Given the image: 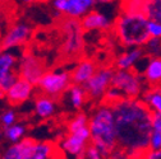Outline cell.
<instances>
[{
  "instance_id": "cell-1",
  "label": "cell",
  "mask_w": 161,
  "mask_h": 159,
  "mask_svg": "<svg viewBox=\"0 0 161 159\" xmlns=\"http://www.w3.org/2000/svg\"><path fill=\"white\" fill-rule=\"evenodd\" d=\"M110 106L115 117L118 148L127 158H143L152 132V110L141 97H124Z\"/></svg>"
},
{
  "instance_id": "cell-2",
  "label": "cell",
  "mask_w": 161,
  "mask_h": 159,
  "mask_svg": "<svg viewBox=\"0 0 161 159\" xmlns=\"http://www.w3.org/2000/svg\"><path fill=\"white\" fill-rule=\"evenodd\" d=\"M88 129L91 143L98 148L101 156L111 158L113 151L118 148L113 107L105 102H100L88 117Z\"/></svg>"
},
{
  "instance_id": "cell-3",
  "label": "cell",
  "mask_w": 161,
  "mask_h": 159,
  "mask_svg": "<svg viewBox=\"0 0 161 159\" xmlns=\"http://www.w3.org/2000/svg\"><path fill=\"white\" fill-rule=\"evenodd\" d=\"M116 41L124 49L143 47L150 39L148 19L143 13L122 10L113 23Z\"/></svg>"
},
{
  "instance_id": "cell-4",
  "label": "cell",
  "mask_w": 161,
  "mask_h": 159,
  "mask_svg": "<svg viewBox=\"0 0 161 159\" xmlns=\"http://www.w3.org/2000/svg\"><path fill=\"white\" fill-rule=\"evenodd\" d=\"M59 29L62 32V45H60L62 56L68 60L78 59L85 50V31L80 26L79 19L64 15L59 23Z\"/></svg>"
},
{
  "instance_id": "cell-5",
  "label": "cell",
  "mask_w": 161,
  "mask_h": 159,
  "mask_svg": "<svg viewBox=\"0 0 161 159\" xmlns=\"http://www.w3.org/2000/svg\"><path fill=\"white\" fill-rule=\"evenodd\" d=\"M145 79L134 69L119 70L115 69L111 85L115 87L125 98H139L145 90Z\"/></svg>"
},
{
  "instance_id": "cell-6",
  "label": "cell",
  "mask_w": 161,
  "mask_h": 159,
  "mask_svg": "<svg viewBox=\"0 0 161 159\" xmlns=\"http://www.w3.org/2000/svg\"><path fill=\"white\" fill-rule=\"evenodd\" d=\"M72 84L70 71L64 69H55L46 70L41 79L38 80L37 85L41 93L53 97L55 101L62 97Z\"/></svg>"
},
{
  "instance_id": "cell-7",
  "label": "cell",
  "mask_w": 161,
  "mask_h": 159,
  "mask_svg": "<svg viewBox=\"0 0 161 159\" xmlns=\"http://www.w3.org/2000/svg\"><path fill=\"white\" fill-rule=\"evenodd\" d=\"M114 71H115V68L111 65L100 66L96 69L93 75L83 84V87L87 92V97L91 101H96V102L103 101L106 90L111 85Z\"/></svg>"
},
{
  "instance_id": "cell-8",
  "label": "cell",
  "mask_w": 161,
  "mask_h": 159,
  "mask_svg": "<svg viewBox=\"0 0 161 159\" xmlns=\"http://www.w3.org/2000/svg\"><path fill=\"white\" fill-rule=\"evenodd\" d=\"M18 75L32 83L33 85H37L38 80L41 79L44 73L46 71L45 63L36 56L33 52L26 50L18 60Z\"/></svg>"
},
{
  "instance_id": "cell-9",
  "label": "cell",
  "mask_w": 161,
  "mask_h": 159,
  "mask_svg": "<svg viewBox=\"0 0 161 159\" xmlns=\"http://www.w3.org/2000/svg\"><path fill=\"white\" fill-rule=\"evenodd\" d=\"M91 143V135L88 126L78 129L75 131H68V135L60 141L59 146L65 155L73 158H83L87 145Z\"/></svg>"
},
{
  "instance_id": "cell-10",
  "label": "cell",
  "mask_w": 161,
  "mask_h": 159,
  "mask_svg": "<svg viewBox=\"0 0 161 159\" xmlns=\"http://www.w3.org/2000/svg\"><path fill=\"white\" fill-rule=\"evenodd\" d=\"M31 36H32L31 26L26 23H14L3 34L0 45L7 51L17 47H22L30 42Z\"/></svg>"
},
{
  "instance_id": "cell-11",
  "label": "cell",
  "mask_w": 161,
  "mask_h": 159,
  "mask_svg": "<svg viewBox=\"0 0 161 159\" xmlns=\"http://www.w3.org/2000/svg\"><path fill=\"white\" fill-rule=\"evenodd\" d=\"M95 0H53L55 13L80 19L95 7Z\"/></svg>"
},
{
  "instance_id": "cell-12",
  "label": "cell",
  "mask_w": 161,
  "mask_h": 159,
  "mask_svg": "<svg viewBox=\"0 0 161 159\" xmlns=\"http://www.w3.org/2000/svg\"><path fill=\"white\" fill-rule=\"evenodd\" d=\"M35 87L36 85H33L28 80H26V79L19 76L18 80L5 93L7 101L12 106H18V105H22V103L27 102L28 99L32 97V93H33Z\"/></svg>"
},
{
  "instance_id": "cell-13",
  "label": "cell",
  "mask_w": 161,
  "mask_h": 159,
  "mask_svg": "<svg viewBox=\"0 0 161 159\" xmlns=\"http://www.w3.org/2000/svg\"><path fill=\"white\" fill-rule=\"evenodd\" d=\"M80 26L85 32L91 31H108L113 28V21L105 14L97 10H91L79 19Z\"/></svg>"
},
{
  "instance_id": "cell-14",
  "label": "cell",
  "mask_w": 161,
  "mask_h": 159,
  "mask_svg": "<svg viewBox=\"0 0 161 159\" xmlns=\"http://www.w3.org/2000/svg\"><path fill=\"white\" fill-rule=\"evenodd\" d=\"M36 141L30 137H23L12 145L3 154L4 159H32Z\"/></svg>"
},
{
  "instance_id": "cell-15",
  "label": "cell",
  "mask_w": 161,
  "mask_h": 159,
  "mask_svg": "<svg viewBox=\"0 0 161 159\" xmlns=\"http://www.w3.org/2000/svg\"><path fill=\"white\" fill-rule=\"evenodd\" d=\"M97 65L91 59H79L70 70V79L74 84H85L96 71Z\"/></svg>"
},
{
  "instance_id": "cell-16",
  "label": "cell",
  "mask_w": 161,
  "mask_h": 159,
  "mask_svg": "<svg viewBox=\"0 0 161 159\" xmlns=\"http://www.w3.org/2000/svg\"><path fill=\"white\" fill-rule=\"evenodd\" d=\"M146 52L143 47H130L125 52L120 54L114 61V68L119 70H130L145 57Z\"/></svg>"
},
{
  "instance_id": "cell-17",
  "label": "cell",
  "mask_w": 161,
  "mask_h": 159,
  "mask_svg": "<svg viewBox=\"0 0 161 159\" xmlns=\"http://www.w3.org/2000/svg\"><path fill=\"white\" fill-rule=\"evenodd\" d=\"M147 64L143 69L142 76L150 87L161 84V55L147 56Z\"/></svg>"
},
{
  "instance_id": "cell-18",
  "label": "cell",
  "mask_w": 161,
  "mask_h": 159,
  "mask_svg": "<svg viewBox=\"0 0 161 159\" xmlns=\"http://www.w3.org/2000/svg\"><path fill=\"white\" fill-rule=\"evenodd\" d=\"M60 153H63L59 145L50 143V141H36L32 159H51L63 156Z\"/></svg>"
},
{
  "instance_id": "cell-19",
  "label": "cell",
  "mask_w": 161,
  "mask_h": 159,
  "mask_svg": "<svg viewBox=\"0 0 161 159\" xmlns=\"http://www.w3.org/2000/svg\"><path fill=\"white\" fill-rule=\"evenodd\" d=\"M35 112L40 118H49L55 113V99L41 93L35 98Z\"/></svg>"
},
{
  "instance_id": "cell-20",
  "label": "cell",
  "mask_w": 161,
  "mask_h": 159,
  "mask_svg": "<svg viewBox=\"0 0 161 159\" xmlns=\"http://www.w3.org/2000/svg\"><path fill=\"white\" fill-rule=\"evenodd\" d=\"M68 97H69V103L74 110H80L86 101H87V92L82 84H74L72 83L67 90Z\"/></svg>"
},
{
  "instance_id": "cell-21",
  "label": "cell",
  "mask_w": 161,
  "mask_h": 159,
  "mask_svg": "<svg viewBox=\"0 0 161 159\" xmlns=\"http://www.w3.org/2000/svg\"><path fill=\"white\" fill-rule=\"evenodd\" d=\"M141 98H142V101L152 110V112L161 113V89L158 85L150 87V88L145 89Z\"/></svg>"
},
{
  "instance_id": "cell-22",
  "label": "cell",
  "mask_w": 161,
  "mask_h": 159,
  "mask_svg": "<svg viewBox=\"0 0 161 159\" xmlns=\"http://www.w3.org/2000/svg\"><path fill=\"white\" fill-rule=\"evenodd\" d=\"M17 64H18V59L14 54L3 52L2 56H0V80L12 70H14Z\"/></svg>"
},
{
  "instance_id": "cell-23",
  "label": "cell",
  "mask_w": 161,
  "mask_h": 159,
  "mask_svg": "<svg viewBox=\"0 0 161 159\" xmlns=\"http://www.w3.org/2000/svg\"><path fill=\"white\" fill-rule=\"evenodd\" d=\"M143 14L148 21L161 22V0H146Z\"/></svg>"
},
{
  "instance_id": "cell-24",
  "label": "cell",
  "mask_w": 161,
  "mask_h": 159,
  "mask_svg": "<svg viewBox=\"0 0 161 159\" xmlns=\"http://www.w3.org/2000/svg\"><path fill=\"white\" fill-rule=\"evenodd\" d=\"M25 134H26V127L21 124H13L8 127H4V136L10 143L19 141L21 139H23Z\"/></svg>"
},
{
  "instance_id": "cell-25",
  "label": "cell",
  "mask_w": 161,
  "mask_h": 159,
  "mask_svg": "<svg viewBox=\"0 0 161 159\" xmlns=\"http://www.w3.org/2000/svg\"><path fill=\"white\" fill-rule=\"evenodd\" d=\"M146 0H120V9L132 13H143Z\"/></svg>"
},
{
  "instance_id": "cell-26",
  "label": "cell",
  "mask_w": 161,
  "mask_h": 159,
  "mask_svg": "<svg viewBox=\"0 0 161 159\" xmlns=\"http://www.w3.org/2000/svg\"><path fill=\"white\" fill-rule=\"evenodd\" d=\"M147 56H160L161 55V38L150 37V39L143 46Z\"/></svg>"
},
{
  "instance_id": "cell-27",
  "label": "cell",
  "mask_w": 161,
  "mask_h": 159,
  "mask_svg": "<svg viewBox=\"0 0 161 159\" xmlns=\"http://www.w3.org/2000/svg\"><path fill=\"white\" fill-rule=\"evenodd\" d=\"M85 126H88V116L86 113L79 112L77 113L68 124V131H75L78 129H82Z\"/></svg>"
},
{
  "instance_id": "cell-28",
  "label": "cell",
  "mask_w": 161,
  "mask_h": 159,
  "mask_svg": "<svg viewBox=\"0 0 161 159\" xmlns=\"http://www.w3.org/2000/svg\"><path fill=\"white\" fill-rule=\"evenodd\" d=\"M18 78H19L18 71L12 70L9 74H7V75L2 79V80H0V89H2L4 93H7V92L10 89V87L18 80Z\"/></svg>"
},
{
  "instance_id": "cell-29",
  "label": "cell",
  "mask_w": 161,
  "mask_h": 159,
  "mask_svg": "<svg viewBox=\"0 0 161 159\" xmlns=\"http://www.w3.org/2000/svg\"><path fill=\"white\" fill-rule=\"evenodd\" d=\"M122 98H124L123 94L120 93L115 87L110 85V88L106 90V93H105V95H104V98H103L101 102H105V103H108V105H113V103L118 102L119 99H122Z\"/></svg>"
},
{
  "instance_id": "cell-30",
  "label": "cell",
  "mask_w": 161,
  "mask_h": 159,
  "mask_svg": "<svg viewBox=\"0 0 161 159\" xmlns=\"http://www.w3.org/2000/svg\"><path fill=\"white\" fill-rule=\"evenodd\" d=\"M158 149H161V131L152 130L150 136L148 150H158Z\"/></svg>"
},
{
  "instance_id": "cell-31",
  "label": "cell",
  "mask_w": 161,
  "mask_h": 159,
  "mask_svg": "<svg viewBox=\"0 0 161 159\" xmlns=\"http://www.w3.org/2000/svg\"><path fill=\"white\" fill-rule=\"evenodd\" d=\"M83 158H87V159H103L98 148L92 143H90L87 145V148L85 150V154H83Z\"/></svg>"
},
{
  "instance_id": "cell-32",
  "label": "cell",
  "mask_w": 161,
  "mask_h": 159,
  "mask_svg": "<svg viewBox=\"0 0 161 159\" xmlns=\"http://www.w3.org/2000/svg\"><path fill=\"white\" fill-rule=\"evenodd\" d=\"M17 116L14 113V111H5L2 116H0V124H2L4 127H8L13 124H15Z\"/></svg>"
},
{
  "instance_id": "cell-33",
  "label": "cell",
  "mask_w": 161,
  "mask_h": 159,
  "mask_svg": "<svg viewBox=\"0 0 161 159\" xmlns=\"http://www.w3.org/2000/svg\"><path fill=\"white\" fill-rule=\"evenodd\" d=\"M148 32L151 37L161 38V22L148 21Z\"/></svg>"
},
{
  "instance_id": "cell-34",
  "label": "cell",
  "mask_w": 161,
  "mask_h": 159,
  "mask_svg": "<svg viewBox=\"0 0 161 159\" xmlns=\"http://www.w3.org/2000/svg\"><path fill=\"white\" fill-rule=\"evenodd\" d=\"M152 130L161 131V113L153 112L152 115Z\"/></svg>"
},
{
  "instance_id": "cell-35",
  "label": "cell",
  "mask_w": 161,
  "mask_h": 159,
  "mask_svg": "<svg viewBox=\"0 0 161 159\" xmlns=\"http://www.w3.org/2000/svg\"><path fill=\"white\" fill-rule=\"evenodd\" d=\"M143 158H147V159H161V149H158V150H147L145 153Z\"/></svg>"
},
{
  "instance_id": "cell-36",
  "label": "cell",
  "mask_w": 161,
  "mask_h": 159,
  "mask_svg": "<svg viewBox=\"0 0 161 159\" xmlns=\"http://www.w3.org/2000/svg\"><path fill=\"white\" fill-rule=\"evenodd\" d=\"M96 4H100V5H109V4H114L116 3L118 0H95Z\"/></svg>"
},
{
  "instance_id": "cell-37",
  "label": "cell",
  "mask_w": 161,
  "mask_h": 159,
  "mask_svg": "<svg viewBox=\"0 0 161 159\" xmlns=\"http://www.w3.org/2000/svg\"><path fill=\"white\" fill-rule=\"evenodd\" d=\"M21 2H22L23 4H32V3H35V2H38V0H21Z\"/></svg>"
},
{
  "instance_id": "cell-38",
  "label": "cell",
  "mask_w": 161,
  "mask_h": 159,
  "mask_svg": "<svg viewBox=\"0 0 161 159\" xmlns=\"http://www.w3.org/2000/svg\"><path fill=\"white\" fill-rule=\"evenodd\" d=\"M2 38H3V23L0 21V41H2Z\"/></svg>"
},
{
  "instance_id": "cell-39",
  "label": "cell",
  "mask_w": 161,
  "mask_h": 159,
  "mask_svg": "<svg viewBox=\"0 0 161 159\" xmlns=\"http://www.w3.org/2000/svg\"><path fill=\"white\" fill-rule=\"evenodd\" d=\"M3 13H4V4L0 3V17L3 15Z\"/></svg>"
},
{
  "instance_id": "cell-40",
  "label": "cell",
  "mask_w": 161,
  "mask_h": 159,
  "mask_svg": "<svg viewBox=\"0 0 161 159\" xmlns=\"http://www.w3.org/2000/svg\"><path fill=\"white\" fill-rule=\"evenodd\" d=\"M5 97V93L2 90V89H0V99H2V98H4Z\"/></svg>"
},
{
  "instance_id": "cell-41",
  "label": "cell",
  "mask_w": 161,
  "mask_h": 159,
  "mask_svg": "<svg viewBox=\"0 0 161 159\" xmlns=\"http://www.w3.org/2000/svg\"><path fill=\"white\" fill-rule=\"evenodd\" d=\"M3 52H4V49L2 47V45H0V56H2V54H3Z\"/></svg>"
},
{
  "instance_id": "cell-42",
  "label": "cell",
  "mask_w": 161,
  "mask_h": 159,
  "mask_svg": "<svg viewBox=\"0 0 161 159\" xmlns=\"http://www.w3.org/2000/svg\"><path fill=\"white\" fill-rule=\"evenodd\" d=\"M3 135H4V132H3L2 130H0V139H2V137H3Z\"/></svg>"
},
{
  "instance_id": "cell-43",
  "label": "cell",
  "mask_w": 161,
  "mask_h": 159,
  "mask_svg": "<svg viewBox=\"0 0 161 159\" xmlns=\"http://www.w3.org/2000/svg\"><path fill=\"white\" fill-rule=\"evenodd\" d=\"M7 2H9V0H0V3H3V4L7 3Z\"/></svg>"
},
{
  "instance_id": "cell-44",
  "label": "cell",
  "mask_w": 161,
  "mask_h": 159,
  "mask_svg": "<svg viewBox=\"0 0 161 159\" xmlns=\"http://www.w3.org/2000/svg\"><path fill=\"white\" fill-rule=\"evenodd\" d=\"M158 87H160V89H161V84H160V85H158Z\"/></svg>"
}]
</instances>
